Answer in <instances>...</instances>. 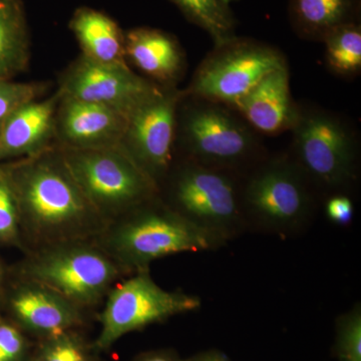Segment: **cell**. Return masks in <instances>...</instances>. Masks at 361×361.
<instances>
[{
  "mask_svg": "<svg viewBox=\"0 0 361 361\" xmlns=\"http://www.w3.org/2000/svg\"><path fill=\"white\" fill-rule=\"evenodd\" d=\"M227 1L229 2V4H232V2L239 1V0H227Z\"/></svg>",
  "mask_w": 361,
  "mask_h": 361,
  "instance_id": "32",
  "label": "cell"
},
{
  "mask_svg": "<svg viewBox=\"0 0 361 361\" xmlns=\"http://www.w3.org/2000/svg\"><path fill=\"white\" fill-rule=\"evenodd\" d=\"M0 168L18 202L21 238L32 250L96 240L108 226L85 198L61 153L47 149Z\"/></svg>",
  "mask_w": 361,
  "mask_h": 361,
  "instance_id": "1",
  "label": "cell"
},
{
  "mask_svg": "<svg viewBox=\"0 0 361 361\" xmlns=\"http://www.w3.org/2000/svg\"><path fill=\"white\" fill-rule=\"evenodd\" d=\"M360 0H289L294 32L306 40L323 42L330 32L360 20Z\"/></svg>",
  "mask_w": 361,
  "mask_h": 361,
  "instance_id": "19",
  "label": "cell"
},
{
  "mask_svg": "<svg viewBox=\"0 0 361 361\" xmlns=\"http://www.w3.org/2000/svg\"><path fill=\"white\" fill-rule=\"evenodd\" d=\"M188 20L205 30L214 45L237 37L236 20L227 0H171Z\"/></svg>",
  "mask_w": 361,
  "mask_h": 361,
  "instance_id": "21",
  "label": "cell"
},
{
  "mask_svg": "<svg viewBox=\"0 0 361 361\" xmlns=\"http://www.w3.org/2000/svg\"><path fill=\"white\" fill-rule=\"evenodd\" d=\"M288 68L275 47L257 40L235 37L216 45L197 68L186 96L231 106L272 71Z\"/></svg>",
  "mask_w": 361,
  "mask_h": 361,
  "instance_id": "7",
  "label": "cell"
},
{
  "mask_svg": "<svg viewBox=\"0 0 361 361\" xmlns=\"http://www.w3.org/2000/svg\"><path fill=\"white\" fill-rule=\"evenodd\" d=\"M26 342L20 330L0 319V361H23Z\"/></svg>",
  "mask_w": 361,
  "mask_h": 361,
  "instance_id": "27",
  "label": "cell"
},
{
  "mask_svg": "<svg viewBox=\"0 0 361 361\" xmlns=\"http://www.w3.org/2000/svg\"><path fill=\"white\" fill-rule=\"evenodd\" d=\"M4 270H2L1 265H0V297H1L2 283H4Z\"/></svg>",
  "mask_w": 361,
  "mask_h": 361,
  "instance_id": "31",
  "label": "cell"
},
{
  "mask_svg": "<svg viewBox=\"0 0 361 361\" xmlns=\"http://www.w3.org/2000/svg\"><path fill=\"white\" fill-rule=\"evenodd\" d=\"M20 212L13 188L0 168V244L21 246Z\"/></svg>",
  "mask_w": 361,
  "mask_h": 361,
  "instance_id": "24",
  "label": "cell"
},
{
  "mask_svg": "<svg viewBox=\"0 0 361 361\" xmlns=\"http://www.w3.org/2000/svg\"><path fill=\"white\" fill-rule=\"evenodd\" d=\"M334 353L336 361H361L360 304L337 318Z\"/></svg>",
  "mask_w": 361,
  "mask_h": 361,
  "instance_id": "23",
  "label": "cell"
},
{
  "mask_svg": "<svg viewBox=\"0 0 361 361\" xmlns=\"http://www.w3.org/2000/svg\"><path fill=\"white\" fill-rule=\"evenodd\" d=\"M127 123V116L103 104L66 97L59 99L56 135L65 149L103 148L122 144Z\"/></svg>",
  "mask_w": 361,
  "mask_h": 361,
  "instance_id": "13",
  "label": "cell"
},
{
  "mask_svg": "<svg viewBox=\"0 0 361 361\" xmlns=\"http://www.w3.org/2000/svg\"><path fill=\"white\" fill-rule=\"evenodd\" d=\"M229 170L190 161L173 186L175 211L227 239L241 217V192Z\"/></svg>",
  "mask_w": 361,
  "mask_h": 361,
  "instance_id": "9",
  "label": "cell"
},
{
  "mask_svg": "<svg viewBox=\"0 0 361 361\" xmlns=\"http://www.w3.org/2000/svg\"><path fill=\"white\" fill-rule=\"evenodd\" d=\"M59 92L28 102L8 116L0 129V161L26 159L51 149L56 135Z\"/></svg>",
  "mask_w": 361,
  "mask_h": 361,
  "instance_id": "16",
  "label": "cell"
},
{
  "mask_svg": "<svg viewBox=\"0 0 361 361\" xmlns=\"http://www.w3.org/2000/svg\"><path fill=\"white\" fill-rule=\"evenodd\" d=\"M184 97V90L163 87L128 116L123 148L156 183L172 164L178 110Z\"/></svg>",
  "mask_w": 361,
  "mask_h": 361,
  "instance_id": "10",
  "label": "cell"
},
{
  "mask_svg": "<svg viewBox=\"0 0 361 361\" xmlns=\"http://www.w3.org/2000/svg\"><path fill=\"white\" fill-rule=\"evenodd\" d=\"M42 85L0 82V129L8 116L20 106L37 99L42 92Z\"/></svg>",
  "mask_w": 361,
  "mask_h": 361,
  "instance_id": "26",
  "label": "cell"
},
{
  "mask_svg": "<svg viewBox=\"0 0 361 361\" xmlns=\"http://www.w3.org/2000/svg\"><path fill=\"white\" fill-rule=\"evenodd\" d=\"M20 272V278L44 285L82 310L101 302L125 274L94 240L32 250Z\"/></svg>",
  "mask_w": 361,
  "mask_h": 361,
  "instance_id": "3",
  "label": "cell"
},
{
  "mask_svg": "<svg viewBox=\"0 0 361 361\" xmlns=\"http://www.w3.org/2000/svg\"><path fill=\"white\" fill-rule=\"evenodd\" d=\"M184 361H231L223 351L218 349H210V350L203 351L190 357L189 360Z\"/></svg>",
  "mask_w": 361,
  "mask_h": 361,
  "instance_id": "30",
  "label": "cell"
},
{
  "mask_svg": "<svg viewBox=\"0 0 361 361\" xmlns=\"http://www.w3.org/2000/svg\"><path fill=\"white\" fill-rule=\"evenodd\" d=\"M134 361H184L175 351L170 349H160V350L148 351L142 353L135 357Z\"/></svg>",
  "mask_w": 361,
  "mask_h": 361,
  "instance_id": "29",
  "label": "cell"
},
{
  "mask_svg": "<svg viewBox=\"0 0 361 361\" xmlns=\"http://www.w3.org/2000/svg\"><path fill=\"white\" fill-rule=\"evenodd\" d=\"M126 59L161 87H175L184 75L186 61L172 35L149 27H137L125 35Z\"/></svg>",
  "mask_w": 361,
  "mask_h": 361,
  "instance_id": "17",
  "label": "cell"
},
{
  "mask_svg": "<svg viewBox=\"0 0 361 361\" xmlns=\"http://www.w3.org/2000/svg\"><path fill=\"white\" fill-rule=\"evenodd\" d=\"M326 215L337 225H348L353 218V204L348 197L336 195L326 203Z\"/></svg>",
  "mask_w": 361,
  "mask_h": 361,
  "instance_id": "28",
  "label": "cell"
},
{
  "mask_svg": "<svg viewBox=\"0 0 361 361\" xmlns=\"http://www.w3.org/2000/svg\"><path fill=\"white\" fill-rule=\"evenodd\" d=\"M101 315V332L94 348H111L121 337L165 322L175 315L198 310L199 297L182 291H168L154 281L149 270L133 273L127 279L116 282L109 292Z\"/></svg>",
  "mask_w": 361,
  "mask_h": 361,
  "instance_id": "8",
  "label": "cell"
},
{
  "mask_svg": "<svg viewBox=\"0 0 361 361\" xmlns=\"http://www.w3.org/2000/svg\"><path fill=\"white\" fill-rule=\"evenodd\" d=\"M71 174L106 224L153 200L157 183L122 144L94 149H65Z\"/></svg>",
  "mask_w": 361,
  "mask_h": 361,
  "instance_id": "4",
  "label": "cell"
},
{
  "mask_svg": "<svg viewBox=\"0 0 361 361\" xmlns=\"http://www.w3.org/2000/svg\"><path fill=\"white\" fill-rule=\"evenodd\" d=\"M183 104L177 133L190 161L231 171L260 155L257 133L230 106L186 94Z\"/></svg>",
  "mask_w": 361,
  "mask_h": 361,
  "instance_id": "5",
  "label": "cell"
},
{
  "mask_svg": "<svg viewBox=\"0 0 361 361\" xmlns=\"http://www.w3.org/2000/svg\"><path fill=\"white\" fill-rule=\"evenodd\" d=\"M70 27L85 58L97 63H126L125 33L110 16L80 7L73 14Z\"/></svg>",
  "mask_w": 361,
  "mask_h": 361,
  "instance_id": "18",
  "label": "cell"
},
{
  "mask_svg": "<svg viewBox=\"0 0 361 361\" xmlns=\"http://www.w3.org/2000/svg\"><path fill=\"white\" fill-rule=\"evenodd\" d=\"M325 59L332 73L355 77L361 71V25L360 20L330 32L324 40Z\"/></svg>",
  "mask_w": 361,
  "mask_h": 361,
  "instance_id": "22",
  "label": "cell"
},
{
  "mask_svg": "<svg viewBox=\"0 0 361 361\" xmlns=\"http://www.w3.org/2000/svg\"><path fill=\"white\" fill-rule=\"evenodd\" d=\"M44 339L35 361H92L87 345L73 330Z\"/></svg>",
  "mask_w": 361,
  "mask_h": 361,
  "instance_id": "25",
  "label": "cell"
},
{
  "mask_svg": "<svg viewBox=\"0 0 361 361\" xmlns=\"http://www.w3.org/2000/svg\"><path fill=\"white\" fill-rule=\"evenodd\" d=\"M256 133L279 135L290 130L299 113L290 90L288 68L272 71L233 104Z\"/></svg>",
  "mask_w": 361,
  "mask_h": 361,
  "instance_id": "15",
  "label": "cell"
},
{
  "mask_svg": "<svg viewBox=\"0 0 361 361\" xmlns=\"http://www.w3.org/2000/svg\"><path fill=\"white\" fill-rule=\"evenodd\" d=\"M30 35L23 0H0V82L25 71Z\"/></svg>",
  "mask_w": 361,
  "mask_h": 361,
  "instance_id": "20",
  "label": "cell"
},
{
  "mask_svg": "<svg viewBox=\"0 0 361 361\" xmlns=\"http://www.w3.org/2000/svg\"><path fill=\"white\" fill-rule=\"evenodd\" d=\"M290 132L293 161L307 180L337 189L355 179L357 141L341 116L299 104L298 116Z\"/></svg>",
  "mask_w": 361,
  "mask_h": 361,
  "instance_id": "6",
  "label": "cell"
},
{
  "mask_svg": "<svg viewBox=\"0 0 361 361\" xmlns=\"http://www.w3.org/2000/svg\"><path fill=\"white\" fill-rule=\"evenodd\" d=\"M147 204L113 221L94 240L125 273L149 270L154 261L175 254L212 250L227 240L174 209Z\"/></svg>",
  "mask_w": 361,
  "mask_h": 361,
  "instance_id": "2",
  "label": "cell"
},
{
  "mask_svg": "<svg viewBox=\"0 0 361 361\" xmlns=\"http://www.w3.org/2000/svg\"><path fill=\"white\" fill-rule=\"evenodd\" d=\"M8 307L23 329L44 338L84 323V310L44 285L23 278L9 295Z\"/></svg>",
  "mask_w": 361,
  "mask_h": 361,
  "instance_id": "14",
  "label": "cell"
},
{
  "mask_svg": "<svg viewBox=\"0 0 361 361\" xmlns=\"http://www.w3.org/2000/svg\"><path fill=\"white\" fill-rule=\"evenodd\" d=\"M161 87L135 75L127 63H97L82 56L66 71L59 94L61 97L103 104L128 118Z\"/></svg>",
  "mask_w": 361,
  "mask_h": 361,
  "instance_id": "12",
  "label": "cell"
},
{
  "mask_svg": "<svg viewBox=\"0 0 361 361\" xmlns=\"http://www.w3.org/2000/svg\"><path fill=\"white\" fill-rule=\"evenodd\" d=\"M307 179L293 160L263 164L247 180L241 205L261 222L284 229L298 224L310 208Z\"/></svg>",
  "mask_w": 361,
  "mask_h": 361,
  "instance_id": "11",
  "label": "cell"
}]
</instances>
